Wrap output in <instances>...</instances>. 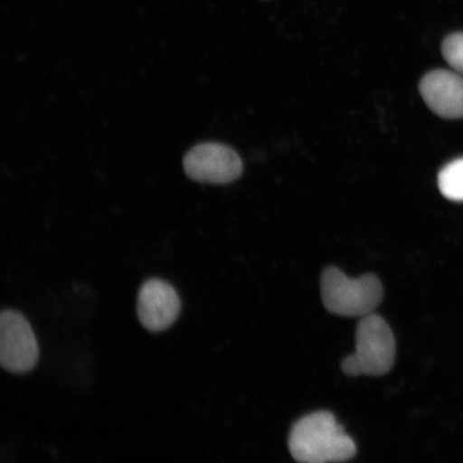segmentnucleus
<instances>
[{"label":"nucleus","mask_w":463,"mask_h":463,"mask_svg":"<svg viewBox=\"0 0 463 463\" xmlns=\"http://www.w3.org/2000/svg\"><path fill=\"white\" fill-rule=\"evenodd\" d=\"M321 294L324 306L332 314L364 317L378 308L383 287L373 274L349 278L337 268H328L321 276Z\"/></svg>","instance_id":"2"},{"label":"nucleus","mask_w":463,"mask_h":463,"mask_svg":"<svg viewBox=\"0 0 463 463\" xmlns=\"http://www.w3.org/2000/svg\"><path fill=\"white\" fill-rule=\"evenodd\" d=\"M438 184L445 198L463 202V158L449 162L439 171Z\"/></svg>","instance_id":"8"},{"label":"nucleus","mask_w":463,"mask_h":463,"mask_svg":"<svg viewBox=\"0 0 463 463\" xmlns=\"http://www.w3.org/2000/svg\"><path fill=\"white\" fill-rule=\"evenodd\" d=\"M420 92L427 107L439 118H463L462 75L449 71L427 73L420 80Z\"/></svg>","instance_id":"7"},{"label":"nucleus","mask_w":463,"mask_h":463,"mask_svg":"<svg viewBox=\"0 0 463 463\" xmlns=\"http://www.w3.org/2000/svg\"><path fill=\"white\" fill-rule=\"evenodd\" d=\"M39 346L31 324L15 310L0 316V364L11 373H26L36 366Z\"/></svg>","instance_id":"4"},{"label":"nucleus","mask_w":463,"mask_h":463,"mask_svg":"<svg viewBox=\"0 0 463 463\" xmlns=\"http://www.w3.org/2000/svg\"><path fill=\"white\" fill-rule=\"evenodd\" d=\"M293 458L303 463L343 462L354 458L356 444L333 413L320 411L295 422L288 437Z\"/></svg>","instance_id":"1"},{"label":"nucleus","mask_w":463,"mask_h":463,"mask_svg":"<svg viewBox=\"0 0 463 463\" xmlns=\"http://www.w3.org/2000/svg\"><path fill=\"white\" fill-rule=\"evenodd\" d=\"M181 308V299L169 282L154 278L143 283L137 297V317L147 331H165L177 320Z\"/></svg>","instance_id":"6"},{"label":"nucleus","mask_w":463,"mask_h":463,"mask_svg":"<svg viewBox=\"0 0 463 463\" xmlns=\"http://www.w3.org/2000/svg\"><path fill=\"white\" fill-rule=\"evenodd\" d=\"M396 340L383 317L370 314L361 318L356 329V349L341 364L346 375H384L395 363Z\"/></svg>","instance_id":"3"},{"label":"nucleus","mask_w":463,"mask_h":463,"mask_svg":"<svg viewBox=\"0 0 463 463\" xmlns=\"http://www.w3.org/2000/svg\"><path fill=\"white\" fill-rule=\"evenodd\" d=\"M184 169L195 182L225 184L241 175L242 162L239 154L227 145L203 143L189 150L184 159Z\"/></svg>","instance_id":"5"},{"label":"nucleus","mask_w":463,"mask_h":463,"mask_svg":"<svg viewBox=\"0 0 463 463\" xmlns=\"http://www.w3.org/2000/svg\"><path fill=\"white\" fill-rule=\"evenodd\" d=\"M444 60L463 77V33H451L442 44Z\"/></svg>","instance_id":"9"}]
</instances>
